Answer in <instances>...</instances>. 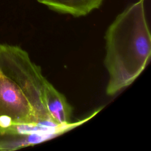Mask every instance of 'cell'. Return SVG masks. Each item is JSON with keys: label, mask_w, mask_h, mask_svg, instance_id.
I'll return each instance as SVG.
<instances>
[{"label": "cell", "mask_w": 151, "mask_h": 151, "mask_svg": "<svg viewBox=\"0 0 151 151\" xmlns=\"http://www.w3.org/2000/svg\"><path fill=\"white\" fill-rule=\"evenodd\" d=\"M43 100L52 123L57 126L70 128L73 109L65 97L45 78L43 84Z\"/></svg>", "instance_id": "277c9868"}, {"label": "cell", "mask_w": 151, "mask_h": 151, "mask_svg": "<svg viewBox=\"0 0 151 151\" xmlns=\"http://www.w3.org/2000/svg\"><path fill=\"white\" fill-rule=\"evenodd\" d=\"M34 126L53 127L44 122L19 86L0 72V135L17 134Z\"/></svg>", "instance_id": "3957f363"}, {"label": "cell", "mask_w": 151, "mask_h": 151, "mask_svg": "<svg viewBox=\"0 0 151 151\" xmlns=\"http://www.w3.org/2000/svg\"><path fill=\"white\" fill-rule=\"evenodd\" d=\"M50 9L75 17L85 16L100 7L103 0H37Z\"/></svg>", "instance_id": "5b68a950"}, {"label": "cell", "mask_w": 151, "mask_h": 151, "mask_svg": "<svg viewBox=\"0 0 151 151\" xmlns=\"http://www.w3.org/2000/svg\"><path fill=\"white\" fill-rule=\"evenodd\" d=\"M0 72L19 86L46 123L57 126L51 121L44 103L45 77L26 51L16 45L0 44Z\"/></svg>", "instance_id": "7a4b0ae2"}, {"label": "cell", "mask_w": 151, "mask_h": 151, "mask_svg": "<svg viewBox=\"0 0 151 151\" xmlns=\"http://www.w3.org/2000/svg\"><path fill=\"white\" fill-rule=\"evenodd\" d=\"M104 65L109 76L106 93L114 96L131 85L142 73L151 56V35L144 0L119 14L107 28Z\"/></svg>", "instance_id": "6da1fadb"}]
</instances>
